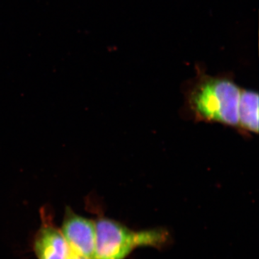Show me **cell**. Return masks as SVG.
<instances>
[{"instance_id": "5", "label": "cell", "mask_w": 259, "mask_h": 259, "mask_svg": "<svg viewBox=\"0 0 259 259\" xmlns=\"http://www.w3.org/2000/svg\"><path fill=\"white\" fill-rule=\"evenodd\" d=\"M258 94L241 90L238 102V127L246 132H258Z\"/></svg>"}, {"instance_id": "6", "label": "cell", "mask_w": 259, "mask_h": 259, "mask_svg": "<svg viewBox=\"0 0 259 259\" xmlns=\"http://www.w3.org/2000/svg\"><path fill=\"white\" fill-rule=\"evenodd\" d=\"M69 259H92L86 258V257L81 256V255L76 254V253H71V255H70Z\"/></svg>"}, {"instance_id": "3", "label": "cell", "mask_w": 259, "mask_h": 259, "mask_svg": "<svg viewBox=\"0 0 259 259\" xmlns=\"http://www.w3.org/2000/svg\"><path fill=\"white\" fill-rule=\"evenodd\" d=\"M61 231L73 253L93 259L96 241L95 222L66 207Z\"/></svg>"}, {"instance_id": "1", "label": "cell", "mask_w": 259, "mask_h": 259, "mask_svg": "<svg viewBox=\"0 0 259 259\" xmlns=\"http://www.w3.org/2000/svg\"><path fill=\"white\" fill-rule=\"evenodd\" d=\"M241 90L229 76H212L201 71L187 100L199 120L238 127Z\"/></svg>"}, {"instance_id": "2", "label": "cell", "mask_w": 259, "mask_h": 259, "mask_svg": "<svg viewBox=\"0 0 259 259\" xmlns=\"http://www.w3.org/2000/svg\"><path fill=\"white\" fill-rule=\"evenodd\" d=\"M96 241L93 259H124L137 247L161 243V233L135 232L108 218L95 222Z\"/></svg>"}, {"instance_id": "4", "label": "cell", "mask_w": 259, "mask_h": 259, "mask_svg": "<svg viewBox=\"0 0 259 259\" xmlns=\"http://www.w3.org/2000/svg\"><path fill=\"white\" fill-rule=\"evenodd\" d=\"M37 259H69L72 253L61 230L53 225H44L34 240Z\"/></svg>"}]
</instances>
